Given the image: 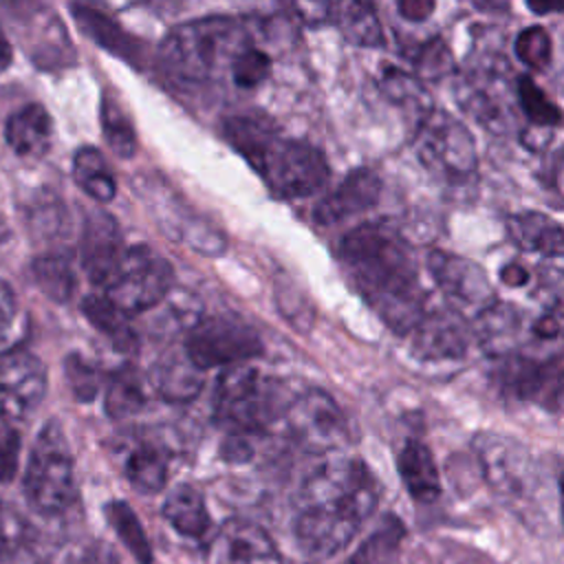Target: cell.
Returning <instances> with one entry per match:
<instances>
[{
	"instance_id": "6da1fadb",
	"label": "cell",
	"mask_w": 564,
	"mask_h": 564,
	"mask_svg": "<svg viewBox=\"0 0 564 564\" xmlns=\"http://www.w3.org/2000/svg\"><path fill=\"white\" fill-rule=\"evenodd\" d=\"M339 260L381 322L410 335L425 313V291L405 238L386 223H364L339 242Z\"/></svg>"
},
{
	"instance_id": "7a4b0ae2",
	"label": "cell",
	"mask_w": 564,
	"mask_h": 564,
	"mask_svg": "<svg viewBox=\"0 0 564 564\" xmlns=\"http://www.w3.org/2000/svg\"><path fill=\"white\" fill-rule=\"evenodd\" d=\"M379 485L359 458H333L317 465L302 482L295 538L304 553H341L375 513Z\"/></svg>"
},
{
	"instance_id": "3957f363",
	"label": "cell",
	"mask_w": 564,
	"mask_h": 564,
	"mask_svg": "<svg viewBox=\"0 0 564 564\" xmlns=\"http://www.w3.org/2000/svg\"><path fill=\"white\" fill-rule=\"evenodd\" d=\"M225 139L240 152L264 183L280 196L304 198L328 181V163L319 148L284 137L260 115H234L223 123Z\"/></svg>"
},
{
	"instance_id": "277c9868",
	"label": "cell",
	"mask_w": 564,
	"mask_h": 564,
	"mask_svg": "<svg viewBox=\"0 0 564 564\" xmlns=\"http://www.w3.org/2000/svg\"><path fill=\"white\" fill-rule=\"evenodd\" d=\"M253 42L245 22L212 15L174 26L161 44V62L170 77L183 84H212L229 73Z\"/></svg>"
},
{
	"instance_id": "5b68a950",
	"label": "cell",
	"mask_w": 564,
	"mask_h": 564,
	"mask_svg": "<svg viewBox=\"0 0 564 564\" xmlns=\"http://www.w3.org/2000/svg\"><path fill=\"white\" fill-rule=\"evenodd\" d=\"M289 399L275 379L256 368L236 366L218 377L212 403L216 421L242 436L282 421Z\"/></svg>"
},
{
	"instance_id": "8992f818",
	"label": "cell",
	"mask_w": 564,
	"mask_h": 564,
	"mask_svg": "<svg viewBox=\"0 0 564 564\" xmlns=\"http://www.w3.org/2000/svg\"><path fill=\"white\" fill-rule=\"evenodd\" d=\"M24 494L31 507L46 516H59L77 500L73 454L55 421H48L35 436L24 471Z\"/></svg>"
},
{
	"instance_id": "52a82bcc",
	"label": "cell",
	"mask_w": 564,
	"mask_h": 564,
	"mask_svg": "<svg viewBox=\"0 0 564 564\" xmlns=\"http://www.w3.org/2000/svg\"><path fill=\"white\" fill-rule=\"evenodd\" d=\"M414 152L419 163L447 185H463L478 167L476 143L456 117L432 108L416 126Z\"/></svg>"
},
{
	"instance_id": "ba28073f",
	"label": "cell",
	"mask_w": 564,
	"mask_h": 564,
	"mask_svg": "<svg viewBox=\"0 0 564 564\" xmlns=\"http://www.w3.org/2000/svg\"><path fill=\"white\" fill-rule=\"evenodd\" d=\"M172 282V264L152 247L137 245L126 251L123 262L104 291L106 297L130 317L167 300Z\"/></svg>"
},
{
	"instance_id": "9c48e42d",
	"label": "cell",
	"mask_w": 564,
	"mask_h": 564,
	"mask_svg": "<svg viewBox=\"0 0 564 564\" xmlns=\"http://www.w3.org/2000/svg\"><path fill=\"white\" fill-rule=\"evenodd\" d=\"M282 423L291 441L315 454H326L348 443V421L341 408L319 388L293 394L286 403Z\"/></svg>"
},
{
	"instance_id": "30bf717a",
	"label": "cell",
	"mask_w": 564,
	"mask_h": 564,
	"mask_svg": "<svg viewBox=\"0 0 564 564\" xmlns=\"http://www.w3.org/2000/svg\"><path fill=\"white\" fill-rule=\"evenodd\" d=\"M185 348L194 364L203 370L236 368L262 352V339L253 326L238 317L198 319L185 339Z\"/></svg>"
},
{
	"instance_id": "8fae6325",
	"label": "cell",
	"mask_w": 564,
	"mask_h": 564,
	"mask_svg": "<svg viewBox=\"0 0 564 564\" xmlns=\"http://www.w3.org/2000/svg\"><path fill=\"white\" fill-rule=\"evenodd\" d=\"M474 449L491 489L513 500L527 498L531 494L535 482L533 463L529 452L516 438L480 432L474 438Z\"/></svg>"
},
{
	"instance_id": "7c38bea8",
	"label": "cell",
	"mask_w": 564,
	"mask_h": 564,
	"mask_svg": "<svg viewBox=\"0 0 564 564\" xmlns=\"http://www.w3.org/2000/svg\"><path fill=\"white\" fill-rule=\"evenodd\" d=\"M46 392V368L29 350L0 355V419L29 416Z\"/></svg>"
},
{
	"instance_id": "4fadbf2b",
	"label": "cell",
	"mask_w": 564,
	"mask_h": 564,
	"mask_svg": "<svg viewBox=\"0 0 564 564\" xmlns=\"http://www.w3.org/2000/svg\"><path fill=\"white\" fill-rule=\"evenodd\" d=\"M425 267L436 286L447 297L469 306H478V311L496 302V293L485 269L474 260L443 249H432L427 253Z\"/></svg>"
},
{
	"instance_id": "5bb4252c",
	"label": "cell",
	"mask_w": 564,
	"mask_h": 564,
	"mask_svg": "<svg viewBox=\"0 0 564 564\" xmlns=\"http://www.w3.org/2000/svg\"><path fill=\"white\" fill-rule=\"evenodd\" d=\"M123 236L117 220L106 212H90L84 218L79 238V262L90 282L108 286L126 258Z\"/></svg>"
},
{
	"instance_id": "9a60e30c",
	"label": "cell",
	"mask_w": 564,
	"mask_h": 564,
	"mask_svg": "<svg viewBox=\"0 0 564 564\" xmlns=\"http://www.w3.org/2000/svg\"><path fill=\"white\" fill-rule=\"evenodd\" d=\"M214 564H289V560L260 524L231 518L214 542Z\"/></svg>"
},
{
	"instance_id": "2e32d148",
	"label": "cell",
	"mask_w": 564,
	"mask_h": 564,
	"mask_svg": "<svg viewBox=\"0 0 564 564\" xmlns=\"http://www.w3.org/2000/svg\"><path fill=\"white\" fill-rule=\"evenodd\" d=\"M414 355L423 361L458 359L465 355L469 344V326L460 313L438 306L423 313L421 322L412 330Z\"/></svg>"
},
{
	"instance_id": "e0dca14e",
	"label": "cell",
	"mask_w": 564,
	"mask_h": 564,
	"mask_svg": "<svg viewBox=\"0 0 564 564\" xmlns=\"http://www.w3.org/2000/svg\"><path fill=\"white\" fill-rule=\"evenodd\" d=\"M381 178L370 167H357L346 174V178L328 192L313 209L317 225H337L346 218L364 214L379 203Z\"/></svg>"
},
{
	"instance_id": "ac0fdd59",
	"label": "cell",
	"mask_w": 564,
	"mask_h": 564,
	"mask_svg": "<svg viewBox=\"0 0 564 564\" xmlns=\"http://www.w3.org/2000/svg\"><path fill=\"white\" fill-rule=\"evenodd\" d=\"M511 242L542 258H564V225L540 212H520L507 218Z\"/></svg>"
},
{
	"instance_id": "d6986e66",
	"label": "cell",
	"mask_w": 564,
	"mask_h": 564,
	"mask_svg": "<svg viewBox=\"0 0 564 564\" xmlns=\"http://www.w3.org/2000/svg\"><path fill=\"white\" fill-rule=\"evenodd\" d=\"M9 148L22 159H42L53 143V119L40 104L18 108L4 128Z\"/></svg>"
},
{
	"instance_id": "ffe728a7",
	"label": "cell",
	"mask_w": 564,
	"mask_h": 564,
	"mask_svg": "<svg viewBox=\"0 0 564 564\" xmlns=\"http://www.w3.org/2000/svg\"><path fill=\"white\" fill-rule=\"evenodd\" d=\"M205 370L194 364L187 348H172L159 357L152 372L156 392L174 403L194 399L203 388Z\"/></svg>"
},
{
	"instance_id": "44dd1931",
	"label": "cell",
	"mask_w": 564,
	"mask_h": 564,
	"mask_svg": "<svg viewBox=\"0 0 564 564\" xmlns=\"http://www.w3.org/2000/svg\"><path fill=\"white\" fill-rule=\"evenodd\" d=\"M399 476L412 500L430 505L441 496V476L432 452L421 441H405L397 458Z\"/></svg>"
},
{
	"instance_id": "7402d4cb",
	"label": "cell",
	"mask_w": 564,
	"mask_h": 564,
	"mask_svg": "<svg viewBox=\"0 0 564 564\" xmlns=\"http://www.w3.org/2000/svg\"><path fill=\"white\" fill-rule=\"evenodd\" d=\"M163 516L176 533L192 540L205 538L212 524L205 498L194 485L174 487L163 502Z\"/></svg>"
},
{
	"instance_id": "603a6c76",
	"label": "cell",
	"mask_w": 564,
	"mask_h": 564,
	"mask_svg": "<svg viewBox=\"0 0 564 564\" xmlns=\"http://www.w3.org/2000/svg\"><path fill=\"white\" fill-rule=\"evenodd\" d=\"M26 227L37 242H64L70 234V218L64 200L51 192L40 189L26 205Z\"/></svg>"
},
{
	"instance_id": "cb8c5ba5",
	"label": "cell",
	"mask_w": 564,
	"mask_h": 564,
	"mask_svg": "<svg viewBox=\"0 0 564 564\" xmlns=\"http://www.w3.org/2000/svg\"><path fill=\"white\" fill-rule=\"evenodd\" d=\"M330 20L339 26L344 37L357 46L375 48L383 44V29L377 11L368 2H339L333 4Z\"/></svg>"
},
{
	"instance_id": "d4e9b609",
	"label": "cell",
	"mask_w": 564,
	"mask_h": 564,
	"mask_svg": "<svg viewBox=\"0 0 564 564\" xmlns=\"http://www.w3.org/2000/svg\"><path fill=\"white\" fill-rule=\"evenodd\" d=\"M33 280L37 289L53 302L66 304L77 293V273L66 253L51 251L33 262Z\"/></svg>"
},
{
	"instance_id": "484cf974",
	"label": "cell",
	"mask_w": 564,
	"mask_h": 564,
	"mask_svg": "<svg viewBox=\"0 0 564 564\" xmlns=\"http://www.w3.org/2000/svg\"><path fill=\"white\" fill-rule=\"evenodd\" d=\"M75 183L97 203H108L117 194V178L104 154L90 145L79 148L73 159Z\"/></svg>"
},
{
	"instance_id": "4316f807",
	"label": "cell",
	"mask_w": 564,
	"mask_h": 564,
	"mask_svg": "<svg viewBox=\"0 0 564 564\" xmlns=\"http://www.w3.org/2000/svg\"><path fill=\"white\" fill-rule=\"evenodd\" d=\"M70 11H73L77 24L82 26V31L93 42L108 48L112 55H121L130 62L134 59V55H137L134 40H130V35L112 18H108L106 13H101L93 7H86V4H79V7L73 4Z\"/></svg>"
},
{
	"instance_id": "83f0119b",
	"label": "cell",
	"mask_w": 564,
	"mask_h": 564,
	"mask_svg": "<svg viewBox=\"0 0 564 564\" xmlns=\"http://www.w3.org/2000/svg\"><path fill=\"white\" fill-rule=\"evenodd\" d=\"M126 476L141 494H156L167 482V456L154 443H139L126 458Z\"/></svg>"
},
{
	"instance_id": "f1b7e54d",
	"label": "cell",
	"mask_w": 564,
	"mask_h": 564,
	"mask_svg": "<svg viewBox=\"0 0 564 564\" xmlns=\"http://www.w3.org/2000/svg\"><path fill=\"white\" fill-rule=\"evenodd\" d=\"M104 403L110 419H128L139 414L145 405V383L141 375L130 366L115 370L106 383Z\"/></svg>"
},
{
	"instance_id": "f546056e",
	"label": "cell",
	"mask_w": 564,
	"mask_h": 564,
	"mask_svg": "<svg viewBox=\"0 0 564 564\" xmlns=\"http://www.w3.org/2000/svg\"><path fill=\"white\" fill-rule=\"evenodd\" d=\"M403 524L394 516H386L381 524L361 542L348 564H401Z\"/></svg>"
},
{
	"instance_id": "4dcf8cb0",
	"label": "cell",
	"mask_w": 564,
	"mask_h": 564,
	"mask_svg": "<svg viewBox=\"0 0 564 564\" xmlns=\"http://www.w3.org/2000/svg\"><path fill=\"white\" fill-rule=\"evenodd\" d=\"M86 319L101 330L121 350H130L137 344V335L128 322V315L119 311L106 295H88L82 304Z\"/></svg>"
},
{
	"instance_id": "1f68e13d",
	"label": "cell",
	"mask_w": 564,
	"mask_h": 564,
	"mask_svg": "<svg viewBox=\"0 0 564 564\" xmlns=\"http://www.w3.org/2000/svg\"><path fill=\"white\" fill-rule=\"evenodd\" d=\"M106 518L123 546L134 555L137 564H152V546L150 540L137 518V513L130 509L123 500H112L106 505Z\"/></svg>"
},
{
	"instance_id": "d6a6232c",
	"label": "cell",
	"mask_w": 564,
	"mask_h": 564,
	"mask_svg": "<svg viewBox=\"0 0 564 564\" xmlns=\"http://www.w3.org/2000/svg\"><path fill=\"white\" fill-rule=\"evenodd\" d=\"M101 130L104 137L110 145V150L121 156V159H130L137 152V134H134V126L130 121V117L126 115V110L121 108V104L110 97L108 93H104L101 97Z\"/></svg>"
},
{
	"instance_id": "836d02e7",
	"label": "cell",
	"mask_w": 564,
	"mask_h": 564,
	"mask_svg": "<svg viewBox=\"0 0 564 564\" xmlns=\"http://www.w3.org/2000/svg\"><path fill=\"white\" fill-rule=\"evenodd\" d=\"M520 328V313L502 302H494L478 311L476 319V335L482 346L487 348H498L500 344H507L509 339L516 337Z\"/></svg>"
},
{
	"instance_id": "e575fe53",
	"label": "cell",
	"mask_w": 564,
	"mask_h": 564,
	"mask_svg": "<svg viewBox=\"0 0 564 564\" xmlns=\"http://www.w3.org/2000/svg\"><path fill=\"white\" fill-rule=\"evenodd\" d=\"M381 90L394 104L410 106L416 112H421V119L432 110L430 108V97L423 90L419 77L401 70L397 66H383V70H381Z\"/></svg>"
},
{
	"instance_id": "d590c367",
	"label": "cell",
	"mask_w": 564,
	"mask_h": 564,
	"mask_svg": "<svg viewBox=\"0 0 564 564\" xmlns=\"http://www.w3.org/2000/svg\"><path fill=\"white\" fill-rule=\"evenodd\" d=\"M516 99L524 117L535 128H551L562 119L557 106L546 97V93L529 75H520L516 79Z\"/></svg>"
},
{
	"instance_id": "8d00e7d4",
	"label": "cell",
	"mask_w": 564,
	"mask_h": 564,
	"mask_svg": "<svg viewBox=\"0 0 564 564\" xmlns=\"http://www.w3.org/2000/svg\"><path fill=\"white\" fill-rule=\"evenodd\" d=\"M513 51H516V57L529 70L544 73L551 66V62H553V40H551V33L544 26H540V24L527 26V29H522L516 35Z\"/></svg>"
},
{
	"instance_id": "74e56055",
	"label": "cell",
	"mask_w": 564,
	"mask_h": 564,
	"mask_svg": "<svg viewBox=\"0 0 564 564\" xmlns=\"http://www.w3.org/2000/svg\"><path fill=\"white\" fill-rule=\"evenodd\" d=\"M33 538L31 522L11 502L0 498V562L22 553Z\"/></svg>"
},
{
	"instance_id": "f35d334b",
	"label": "cell",
	"mask_w": 564,
	"mask_h": 564,
	"mask_svg": "<svg viewBox=\"0 0 564 564\" xmlns=\"http://www.w3.org/2000/svg\"><path fill=\"white\" fill-rule=\"evenodd\" d=\"M410 59L416 68V73L425 79H438L449 73H454V55L449 46L441 37H430L423 44L416 46L414 53H410Z\"/></svg>"
},
{
	"instance_id": "ab89813d",
	"label": "cell",
	"mask_w": 564,
	"mask_h": 564,
	"mask_svg": "<svg viewBox=\"0 0 564 564\" xmlns=\"http://www.w3.org/2000/svg\"><path fill=\"white\" fill-rule=\"evenodd\" d=\"M64 368H66V381L70 386L73 397L77 401H93L101 386L99 368L86 357H82L79 352H70L64 361Z\"/></svg>"
},
{
	"instance_id": "60d3db41",
	"label": "cell",
	"mask_w": 564,
	"mask_h": 564,
	"mask_svg": "<svg viewBox=\"0 0 564 564\" xmlns=\"http://www.w3.org/2000/svg\"><path fill=\"white\" fill-rule=\"evenodd\" d=\"M22 333V311L13 286L0 280V355L13 350Z\"/></svg>"
},
{
	"instance_id": "b9f144b4",
	"label": "cell",
	"mask_w": 564,
	"mask_h": 564,
	"mask_svg": "<svg viewBox=\"0 0 564 564\" xmlns=\"http://www.w3.org/2000/svg\"><path fill=\"white\" fill-rule=\"evenodd\" d=\"M48 564H101V542L66 544L48 560Z\"/></svg>"
},
{
	"instance_id": "7bdbcfd3",
	"label": "cell",
	"mask_w": 564,
	"mask_h": 564,
	"mask_svg": "<svg viewBox=\"0 0 564 564\" xmlns=\"http://www.w3.org/2000/svg\"><path fill=\"white\" fill-rule=\"evenodd\" d=\"M20 458V434L15 430H9L0 438V480L7 482L15 476Z\"/></svg>"
},
{
	"instance_id": "ee69618b",
	"label": "cell",
	"mask_w": 564,
	"mask_h": 564,
	"mask_svg": "<svg viewBox=\"0 0 564 564\" xmlns=\"http://www.w3.org/2000/svg\"><path fill=\"white\" fill-rule=\"evenodd\" d=\"M544 185L560 200H564V145H560L555 152H551V156L544 165Z\"/></svg>"
},
{
	"instance_id": "f6af8a7d",
	"label": "cell",
	"mask_w": 564,
	"mask_h": 564,
	"mask_svg": "<svg viewBox=\"0 0 564 564\" xmlns=\"http://www.w3.org/2000/svg\"><path fill=\"white\" fill-rule=\"evenodd\" d=\"M533 330L538 337L551 339V337H560V333L564 330V308H553L549 313H544L535 324Z\"/></svg>"
},
{
	"instance_id": "bcb514c9",
	"label": "cell",
	"mask_w": 564,
	"mask_h": 564,
	"mask_svg": "<svg viewBox=\"0 0 564 564\" xmlns=\"http://www.w3.org/2000/svg\"><path fill=\"white\" fill-rule=\"evenodd\" d=\"M434 2H425V0H403L397 4L401 18L410 20V22H423L430 18V13L434 11Z\"/></svg>"
},
{
	"instance_id": "7dc6e473",
	"label": "cell",
	"mask_w": 564,
	"mask_h": 564,
	"mask_svg": "<svg viewBox=\"0 0 564 564\" xmlns=\"http://www.w3.org/2000/svg\"><path fill=\"white\" fill-rule=\"evenodd\" d=\"M500 280L507 284V286H524L527 280H529V271L518 264V262H509L500 269Z\"/></svg>"
},
{
	"instance_id": "c3c4849f",
	"label": "cell",
	"mask_w": 564,
	"mask_h": 564,
	"mask_svg": "<svg viewBox=\"0 0 564 564\" xmlns=\"http://www.w3.org/2000/svg\"><path fill=\"white\" fill-rule=\"evenodd\" d=\"M546 408L564 412V368L560 370V377H557V381H555V388H553V394H551Z\"/></svg>"
},
{
	"instance_id": "681fc988",
	"label": "cell",
	"mask_w": 564,
	"mask_h": 564,
	"mask_svg": "<svg viewBox=\"0 0 564 564\" xmlns=\"http://www.w3.org/2000/svg\"><path fill=\"white\" fill-rule=\"evenodd\" d=\"M11 62H13V51H11L4 29L0 26V73H4L11 66Z\"/></svg>"
},
{
	"instance_id": "f907efd6",
	"label": "cell",
	"mask_w": 564,
	"mask_h": 564,
	"mask_svg": "<svg viewBox=\"0 0 564 564\" xmlns=\"http://www.w3.org/2000/svg\"><path fill=\"white\" fill-rule=\"evenodd\" d=\"M529 7L535 13H551V11H562L564 13V2L562 4H535V2H531Z\"/></svg>"
},
{
	"instance_id": "816d5d0a",
	"label": "cell",
	"mask_w": 564,
	"mask_h": 564,
	"mask_svg": "<svg viewBox=\"0 0 564 564\" xmlns=\"http://www.w3.org/2000/svg\"><path fill=\"white\" fill-rule=\"evenodd\" d=\"M557 84H560V88L564 93V51H562V62H560V70H557Z\"/></svg>"
},
{
	"instance_id": "f5cc1de1",
	"label": "cell",
	"mask_w": 564,
	"mask_h": 564,
	"mask_svg": "<svg viewBox=\"0 0 564 564\" xmlns=\"http://www.w3.org/2000/svg\"><path fill=\"white\" fill-rule=\"evenodd\" d=\"M560 505H562V520H564V476L560 480Z\"/></svg>"
},
{
	"instance_id": "db71d44e",
	"label": "cell",
	"mask_w": 564,
	"mask_h": 564,
	"mask_svg": "<svg viewBox=\"0 0 564 564\" xmlns=\"http://www.w3.org/2000/svg\"><path fill=\"white\" fill-rule=\"evenodd\" d=\"M7 234V229H4V220H2V216H0V238Z\"/></svg>"
},
{
	"instance_id": "11a10c76",
	"label": "cell",
	"mask_w": 564,
	"mask_h": 564,
	"mask_svg": "<svg viewBox=\"0 0 564 564\" xmlns=\"http://www.w3.org/2000/svg\"><path fill=\"white\" fill-rule=\"evenodd\" d=\"M4 562H7V560H2V564H4Z\"/></svg>"
}]
</instances>
